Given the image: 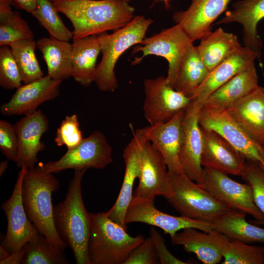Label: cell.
<instances>
[{
    "mask_svg": "<svg viewBox=\"0 0 264 264\" xmlns=\"http://www.w3.org/2000/svg\"><path fill=\"white\" fill-rule=\"evenodd\" d=\"M9 46L24 84L44 76L35 55L37 44L34 40H20L11 44Z\"/></svg>",
    "mask_w": 264,
    "mask_h": 264,
    "instance_id": "cell-33",
    "label": "cell"
},
{
    "mask_svg": "<svg viewBox=\"0 0 264 264\" xmlns=\"http://www.w3.org/2000/svg\"><path fill=\"white\" fill-rule=\"evenodd\" d=\"M16 126L19 142L17 166L20 168H33L38 160L39 153L45 148L41 138L48 129V120L41 110H37L25 115Z\"/></svg>",
    "mask_w": 264,
    "mask_h": 264,
    "instance_id": "cell-21",
    "label": "cell"
},
{
    "mask_svg": "<svg viewBox=\"0 0 264 264\" xmlns=\"http://www.w3.org/2000/svg\"><path fill=\"white\" fill-rule=\"evenodd\" d=\"M259 86L258 76L253 64L213 92L202 107L226 110Z\"/></svg>",
    "mask_w": 264,
    "mask_h": 264,
    "instance_id": "cell-26",
    "label": "cell"
},
{
    "mask_svg": "<svg viewBox=\"0 0 264 264\" xmlns=\"http://www.w3.org/2000/svg\"><path fill=\"white\" fill-rule=\"evenodd\" d=\"M10 253L1 245L0 246V260L6 258Z\"/></svg>",
    "mask_w": 264,
    "mask_h": 264,
    "instance_id": "cell-46",
    "label": "cell"
},
{
    "mask_svg": "<svg viewBox=\"0 0 264 264\" xmlns=\"http://www.w3.org/2000/svg\"><path fill=\"white\" fill-rule=\"evenodd\" d=\"M145 98L144 115L150 125L165 123L186 109L191 98L168 84L166 77L146 79L143 82Z\"/></svg>",
    "mask_w": 264,
    "mask_h": 264,
    "instance_id": "cell-10",
    "label": "cell"
},
{
    "mask_svg": "<svg viewBox=\"0 0 264 264\" xmlns=\"http://www.w3.org/2000/svg\"><path fill=\"white\" fill-rule=\"evenodd\" d=\"M59 186L53 174L44 171L39 166L27 169L23 179L22 194L30 221L53 244L64 251L67 245L56 230L52 202V195Z\"/></svg>",
    "mask_w": 264,
    "mask_h": 264,
    "instance_id": "cell-3",
    "label": "cell"
},
{
    "mask_svg": "<svg viewBox=\"0 0 264 264\" xmlns=\"http://www.w3.org/2000/svg\"><path fill=\"white\" fill-rule=\"evenodd\" d=\"M260 147L262 148V149L263 150V151L264 152V137L263 138V140L261 144H260Z\"/></svg>",
    "mask_w": 264,
    "mask_h": 264,
    "instance_id": "cell-48",
    "label": "cell"
},
{
    "mask_svg": "<svg viewBox=\"0 0 264 264\" xmlns=\"http://www.w3.org/2000/svg\"><path fill=\"white\" fill-rule=\"evenodd\" d=\"M112 152L105 136L96 131L75 147L67 149L59 159L39 166L44 171L52 174L67 169H101L113 161Z\"/></svg>",
    "mask_w": 264,
    "mask_h": 264,
    "instance_id": "cell-8",
    "label": "cell"
},
{
    "mask_svg": "<svg viewBox=\"0 0 264 264\" xmlns=\"http://www.w3.org/2000/svg\"><path fill=\"white\" fill-rule=\"evenodd\" d=\"M12 1L14 6L31 14L36 7V0H12Z\"/></svg>",
    "mask_w": 264,
    "mask_h": 264,
    "instance_id": "cell-43",
    "label": "cell"
},
{
    "mask_svg": "<svg viewBox=\"0 0 264 264\" xmlns=\"http://www.w3.org/2000/svg\"><path fill=\"white\" fill-rule=\"evenodd\" d=\"M158 262L154 243L149 237L130 253L123 264H156Z\"/></svg>",
    "mask_w": 264,
    "mask_h": 264,
    "instance_id": "cell-41",
    "label": "cell"
},
{
    "mask_svg": "<svg viewBox=\"0 0 264 264\" xmlns=\"http://www.w3.org/2000/svg\"><path fill=\"white\" fill-rule=\"evenodd\" d=\"M262 169L264 170V167Z\"/></svg>",
    "mask_w": 264,
    "mask_h": 264,
    "instance_id": "cell-52",
    "label": "cell"
},
{
    "mask_svg": "<svg viewBox=\"0 0 264 264\" xmlns=\"http://www.w3.org/2000/svg\"><path fill=\"white\" fill-rule=\"evenodd\" d=\"M245 215L236 211L227 212L211 223L212 228L230 240L247 243H264V228L247 222Z\"/></svg>",
    "mask_w": 264,
    "mask_h": 264,
    "instance_id": "cell-30",
    "label": "cell"
},
{
    "mask_svg": "<svg viewBox=\"0 0 264 264\" xmlns=\"http://www.w3.org/2000/svg\"><path fill=\"white\" fill-rule=\"evenodd\" d=\"M200 41L196 47L200 59L210 71L242 47L235 35L221 27L212 31Z\"/></svg>",
    "mask_w": 264,
    "mask_h": 264,
    "instance_id": "cell-27",
    "label": "cell"
},
{
    "mask_svg": "<svg viewBox=\"0 0 264 264\" xmlns=\"http://www.w3.org/2000/svg\"><path fill=\"white\" fill-rule=\"evenodd\" d=\"M155 198L138 199L133 196L126 211V224L132 222L146 223L161 228L170 237L179 231L188 228L204 232L213 230L210 222L182 216H174L158 210L154 206Z\"/></svg>",
    "mask_w": 264,
    "mask_h": 264,
    "instance_id": "cell-14",
    "label": "cell"
},
{
    "mask_svg": "<svg viewBox=\"0 0 264 264\" xmlns=\"http://www.w3.org/2000/svg\"><path fill=\"white\" fill-rule=\"evenodd\" d=\"M168 173L173 194L166 199L181 216L212 223L224 214L233 211L184 172Z\"/></svg>",
    "mask_w": 264,
    "mask_h": 264,
    "instance_id": "cell-6",
    "label": "cell"
},
{
    "mask_svg": "<svg viewBox=\"0 0 264 264\" xmlns=\"http://www.w3.org/2000/svg\"><path fill=\"white\" fill-rule=\"evenodd\" d=\"M242 177L250 185L254 202L264 216V170L258 163L246 160ZM252 222L257 225H264V218Z\"/></svg>",
    "mask_w": 264,
    "mask_h": 264,
    "instance_id": "cell-37",
    "label": "cell"
},
{
    "mask_svg": "<svg viewBox=\"0 0 264 264\" xmlns=\"http://www.w3.org/2000/svg\"><path fill=\"white\" fill-rule=\"evenodd\" d=\"M226 111L260 146L264 137V88L259 86Z\"/></svg>",
    "mask_w": 264,
    "mask_h": 264,
    "instance_id": "cell-25",
    "label": "cell"
},
{
    "mask_svg": "<svg viewBox=\"0 0 264 264\" xmlns=\"http://www.w3.org/2000/svg\"><path fill=\"white\" fill-rule=\"evenodd\" d=\"M51 0L53 2V1H55V0Z\"/></svg>",
    "mask_w": 264,
    "mask_h": 264,
    "instance_id": "cell-51",
    "label": "cell"
},
{
    "mask_svg": "<svg viewBox=\"0 0 264 264\" xmlns=\"http://www.w3.org/2000/svg\"><path fill=\"white\" fill-rule=\"evenodd\" d=\"M62 82L47 75L22 85L16 89L8 102L1 105V113L10 116L35 112L42 103L59 96Z\"/></svg>",
    "mask_w": 264,
    "mask_h": 264,
    "instance_id": "cell-17",
    "label": "cell"
},
{
    "mask_svg": "<svg viewBox=\"0 0 264 264\" xmlns=\"http://www.w3.org/2000/svg\"><path fill=\"white\" fill-rule=\"evenodd\" d=\"M145 239L132 237L127 229L109 219L106 212L90 213L88 252L89 264H123Z\"/></svg>",
    "mask_w": 264,
    "mask_h": 264,
    "instance_id": "cell-4",
    "label": "cell"
},
{
    "mask_svg": "<svg viewBox=\"0 0 264 264\" xmlns=\"http://www.w3.org/2000/svg\"><path fill=\"white\" fill-rule=\"evenodd\" d=\"M184 110L165 123L150 125L135 131L144 141H150L161 153L165 161L168 172L170 173L183 172L179 160V153L183 139Z\"/></svg>",
    "mask_w": 264,
    "mask_h": 264,
    "instance_id": "cell-15",
    "label": "cell"
},
{
    "mask_svg": "<svg viewBox=\"0 0 264 264\" xmlns=\"http://www.w3.org/2000/svg\"><path fill=\"white\" fill-rule=\"evenodd\" d=\"M200 128L203 136L202 167L242 176L245 163L243 156L218 133Z\"/></svg>",
    "mask_w": 264,
    "mask_h": 264,
    "instance_id": "cell-20",
    "label": "cell"
},
{
    "mask_svg": "<svg viewBox=\"0 0 264 264\" xmlns=\"http://www.w3.org/2000/svg\"><path fill=\"white\" fill-rule=\"evenodd\" d=\"M145 141L136 133L123 150L125 165L121 188L114 205L106 213L108 217L127 229L125 216L131 202L134 181L140 173V151Z\"/></svg>",
    "mask_w": 264,
    "mask_h": 264,
    "instance_id": "cell-22",
    "label": "cell"
},
{
    "mask_svg": "<svg viewBox=\"0 0 264 264\" xmlns=\"http://www.w3.org/2000/svg\"><path fill=\"white\" fill-rule=\"evenodd\" d=\"M22 249L18 252L10 254L6 258L0 260V264H21L22 258Z\"/></svg>",
    "mask_w": 264,
    "mask_h": 264,
    "instance_id": "cell-45",
    "label": "cell"
},
{
    "mask_svg": "<svg viewBox=\"0 0 264 264\" xmlns=\"http://www.w3.org/2000/svg\"><path fill=\"white\" fill-rule=\"evenodd\" d=\"M121 0L126 2L127 3H129L131 0Z\"/></svg>",
    "mask_w": 264,
    "mask_h": 264,
    "instance_id": "cell-50",
    "label": "cell"
},
{
    "mask_svg": "<svg viewBox=\"0 0 264 264\" xmlns=\"http://www.w3.org/2000/svg\"><path fill=\"white\" fill-rule=\"evenodd\" d=\"M53 4L73 27V39L116 30L133 18L134 8L121 0H55Z\"/></svg>",
    "mask_w": 264,
    "mask_h": 264,
    "instance_id": "cell-1",
    "label": "cell"
},
{
    "mask_svg": "<svg viewBox=\"0 0 264 264\" xmlns=\"http://www.w3.org/2000/svg\"><path fill=\"white\" fill-rule=\"evenodd\" d=\"M36 7L31 14L49 33L50 36L68 42L73 39V32L63 23L50 0H36Z\"/></svg>",
    "mask_w": 264,
    "mask_h": 264,
    "instance_id": "cell-34",
    "label": "cell"
},
{
    "mask_svg": "<svg viewBox=\"0 0 264 264\" xmlns=\"http://www.w3.org/2000/svg\"><path fill=\"white\" fill-rule=\"evenodd\" d=\"M88 169L74 170L65 199L53 206L55 225L62 241L71 249L77 264H89L88 247L90 213L86 210L81 182Z\"/></svg>",
    "mask_w": 264,
    "mask_h": 264,
    "instance_id": "cell-2",
    "label": "cell"
},
{
    "mask_svg": "<svg viewBox=\"0 0 264 264\" xmlns=\"http://www.w3.org/2000/svg\"><path fill=\"white\" fill-rule=\"evenodd\" d=\"M201 128L212 130L225 139L248 161L264 166V152L226 110L201 107L199 116Z\"/></svg>",
    "mask_w": 264,
    "mask_h": 264,
    "instance_id": "cell-11",
    "label": "cell"
},
{
    "mask_svg": "<svg viewBox=\"0 0 264 264\" xmlns=\"http://www.w3.org/2000/svg\"><path fill=\"white\" fill-rule=\"evenodd\" d=\"M257 59V55L253 50L242 46L238 52L209 72L205 81L191 97V100L202 107L213 92L235 75L254 64Z\"/></svg>",
    "mask_w": 264,
    "mask_h": 264,
    "instance_id": "cell-24",
    "label": "cell"
},
{
    "mask_svg": "<svg viewBox=\"0 0 264 264\" xmlns=\"http://www.w3.org/2000/svg\"><path fill=\"white\" fill-rule=\"evenodd\" d=\"M0 150L8 160L17 161L19 142L16 124L2 120L0 121Z\"/></svg>",
    "mask_w": 264,
    "mask_h": 264,
    "instance_id": "cell-40",
    "label": "cell"
},
{
    "mask_svg": "<svg viewBox=\"0 0 264 264\" xmlns=\"http://www.w3.org/2000/svg\"><path fill=\"white\" fill-rule=\"evenodd\" d=\"M264 19V0H239L232 4L217 24L237 22L242 27L244 46L253 50L261 62L262 41L257 31L259 22Z\"/></svg>",
    "mask_w": 264,
    "mask_h": 264,
    "instance_id": "cell-23",
    "label": "cell"
},
{
    "mask_svg": "<svg viewBox=\"0 0 264 264\" xmlns=\"http://www.w3.org/2000/svg\"><path fill=\"white\" fill-rule=\"evenodd\" d=\"M164 1L165 4L167 7H169V2L170 0H161Z\"/></svg>",
    "mask_w": 264,
    "mask_h": 264,
    "instance_id": "cell-49",
    "label": "cell"
},
{
    "mask_svg": "<svg viewBox=\"0 0 264 264\" xmlns=\"http://www.w3.org/2000/svg\"><path fill=\"white\" fill-rule=\"evenodd\" d=\"M191 101L184 110L179 160L183 172L192 180L200 184L203 172L201 164L203 136L199 123L201 107L196 102Z\"/></svg>",
    "mask_w": 264,
    "mask_h": 264,
    "instance_id": "cell-16",
    "label": "cell"
},
{
    "mask_svg": "<svg viewBox=\"0 0 264 264\" xmlns=\"http://www.w3.org/2000/svg\"><path fill=\"white\" fill-rule=\"evenodd\" d=\"M101 47L97 35L73 39L71 77L85 87L94 81Z\"/></svg>",
    "mask_w": 264,
    "mask_h": 264,
    "instance_id": "cell-28",
    "label": "cell"
},
{
    "mask_svg": "<svg viewBox=\"0 0 264 264\" xmlns=\"http://www.w3.org/2000/svg\"><path fill=\"white\" fill-rule=\"evenodd\" d=\"M8 165L7 160H3L0 163V176H1L6 171Z\"/></svg>",
    "mask_w": 264,
    "mask_h": 264,
    "instance_id": "cell-47",
    "label": "cell"
},
{
    "mask_svg": "<svg viewBox=\"0 0 264 264\" xmlns=\"http://www.w3.org/2000/svg\"><path fill=\"white\" fill-rule=\"evenodd\" d=\"M153 22L151 19L138 15L112 34L104 32L97 35L102 56L94 82L99 90L112 92L117 89L114 68L117 61L131 46L141 43Z\"/></svg>",
    "mask_w": 264,
    "mask_h": 264,
    "instance_id": "cell-5",
    "label": "cell"
},
{
    "mask_svg": "<svg viewBox=\"0 0 264 264\" xmlns=\"http://www.w3.org/2000/svg\"><path fill=\"white\" fill-rule=\"evenodd\" d=\"M21 264H67L64 251L53 244L43 234L26 242L22 249Z\"/></svg>",
    "mask_w": 264,
    "mask_h": 264,
    "instance_id": "cell-32",
    "label": "cell"
},
{
    "mask_svg": "<svg viewBox=\"0 0 264 264\" xmlns=\"http://www.w3.org/2000/svg\"><path fill=\"white\" fill-rule=\"evenodd\" d=\"M199 184L230 210L250 215L258 221L264 219L263 214L254 202L252 188L248 183L238 182L226 174L203 168Z\"/></svg>",
    "mask_w": 264,
    "mask_h": 264,
    "instance_id": "cell-9",
    "label": "cell"
},
{
    "mask_svg": "<svg viewBox=\"0 0 264 264\" xmlns=\"http://www.w3.org/2000/svg\"><path fill=\"white\" fill-rule=\"evenodd\" d=\"M139 182L133 196L148 199L173 194L167 165L161 153L149 141L142 143L140 151Z\"/></svg>",
    "mask_w": 264,
    "mask_h": 264,
    "instance_id": "cell-13",
    "label": "cell"
},
{
    "mask_svg": "<svg viewBox=\"0 0 264 264\" xmlns=\"http://www.w3.org/2000/svg\"><path fill=\"white\" fill-rule=\"evenodd\" d=\"M223 264H264V247L230 240L223 253Z\"/></svg>",
    "mask_w": 264,
    "mask_h": 264,
    "instance_id": "cell-35",
    "label": "cell"
},
{
    "mask_svg": "<svg viewBox=\"0 0 264 264\" xmlns=\"http://www.w3.org/2000/svg\"><path fill=\"white\" fill-rule=\"evenodd\" d=\"M84 139L79 128L77 115L66 116L57 130L54 141L59 147L66 146L67 149L78 145Z\"/></svg>",
    "mask_w": 264,
    "mask_h": 264,
    "instance_id": "cell-39",
    "label": "cell"
},
{
    "mask_svg": "<svg viewBox=\"0 0 264 264\" xmlns=\"http://www.w3.org/2000/svg\"><path fill=\"white\" fill-rule=\"evenodd\" d=\"M36 42L46 63L48 76L62 81L71 77L72 44L50 36Z\"/></svg>",
    "mask_w": 264,
    "mask_h": 264,
    "instance_id": "cell-29",
    "label": "cell"
},
{
    "mask_svg": "<svg viewBox=\"0 0 264 264\" xmlns=\"http://www.w3.org/2000/svg\"><path fill=\"white\" fill-rule=\"evenodd\" d=\"M22 79L15 59L9 45L0 48V85L6 89H17Z\"/></svg>",
    "mask_w": 264,
    "mask_h": 264,
    "instance_id": "cell-38",
    "label": "cell"
},
{
    "mask_svg": "<svg viewBox=\"0 0 264 264\" xmlns=\"http://www.w3.org/2000/svg\"><path fill=\"white\" fill-rule=\"evenodd\" d=\"M209 72L193 44L184 57L173 88L191 98L205 81Z\"/></svg>",
    "mask_w": 264,
    "mask_h": 264,
    "instance_id": "cell-31",
    "label": "cell"
},
{
    "mask_svg": "<svg viewBox=\"0 0 264 264\" xmlns=\"http://www.w3.org/2000/svg\"><path fill=\"white\" fill-rule=\"evenodd\" d=\"M27 169L21 168L11 197L1 206L7 220L1 245L10 254L19 252L26 242L34 240L39 232L29 220L22 202V185Z\"/></svg>",
    "mask_w": 264,
    "mask_h": 264,
    "instance_id": "cell-12",
    "label": "cell"
},
{
    "mask_svg": "<svg viewBox=\"0 0 264 264\" xmlns=\"http://www.w3.org/2000/svg\"><path fill=\"white\" fill-rule=\"evenodd\" d=\"M172 244L181 245L196 255L204 264H216L223 259V253L230 239L215 230L204 232L194 228L182 229L170 237Z\"/></svg>",
    "mask_w": 264,
    "mask_h": 264,
    "instance_id": "cell-19",
    "label": "cell"
},
{
    "mask_svg": "<svg viewBox=\"0 0 264 264\" xmlns=\"http://www.w3.org/2000/svg\"><path fill=\"white\" fill-rule=\"evenodd\" d=\"M231 0H191L185 10L175 12L173 19L193 41L212 31V24L227 8Z\"/></svg>",
    "mask_w": 264,
    "mask_h": 264,
    "instance_id": "cell-18",
    "label": "cell"
},
{
    "mask_svg": "<svg viewBox=\"0 0 264 264\" xmlns=\"http://www.w3.org/2000/svg\"><path fill=\"white\" fill-rule=\"evenodd\" d=\"M193 42L182 28L176 24L144 39L134 47L132 53L140 52L142 55L134 58L132 64L137 65L144 57L150 55L165 58L168 63L166 81L173 88L182 61L188 49L193 45Z\"/></svg>",
    "mask_w": 264,
    "mask_h": 264,
    "instance_id": "cell-7",
    "label": "cell"
},
{
    "mask_svg": "<svg viewBox=\"0 0 264 264\" xmlns=\"http://www.w3.org/2000/svg\"><path fill=\"white\" fill-rule=\"evenodd\" d=\"M11 5H14L12 0H0V20L12 14Z\"/></svg>",
    "mask_w": 264,
    "mask_h": 264,
    "instance_id": "cell-44",
    "label": "cell"
},
{
    "mask_svg": "<svg viewBox=\"0 0 264 264\" xmlns=\"http://www.w3.org/2000/svg\"><path fill=\"white\" fill-rule=\"evenodd\" d=\"M23 40H34L33 32L27 22L17 11L0 20V45Z\"/></svg>",
    "mask_w": 264,
    "mask_h": 264,
    "instance_id": "cell-36",
    "label": "cell"
},
{
    "mask_svg": "<svg viewBox=\"0 0 264 264\" xmlns=\"http://www.w3.org/2000/svg\"><path fill=\"white\" fill-rule=\"evenodd\" d=\"M150 237L154 243L159 262L161 264H186L168 250L165 244L164 238L153 227L150 228Z\"/></svg>",
    "mask_w": 264,
    "mask_h": 264,
    "instance_id": "cell-42",
    "label": "cell"
}]
</instances>
